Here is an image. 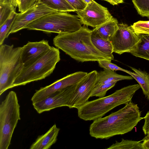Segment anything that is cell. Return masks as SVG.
I'll use <instances>...</instances> for the list:
<instances>
[{"label": "cell", "mask_w": 149, "mask_h": 149, "mask_svg": "<svg viewBox=\"0 0 149 149\" xmlns=\"http://www.w3.org/2000/svg\"><path fill=\"white\" fill-rule=\"evenodd\" d=\"M143 118L138 105L130 102L118 111L94 120L89 134L96 139H108L131 131Z\"/></svg>", "instance_id": "cell-1"}, {"label": "cell", "mask_w": 149, "mask_h": 149, "mask_svg": "<svg viewBox=\"0 0 149 149\" xmlns=\"http://www.w3.org/2000/svg\"><path fill=\"white\" fill-rule=\"evenodd\" d=\"M98 72L93 70L87 75L78 84L68 104L70 108L77 109L88 101L95 86Z\"/></svg>", "instance_id": "cell-11"}, {"label": "cell", "mask_w": 149, "mask_h": 149, "mask_svg": "<svg viewBox=\"0 0 149 149\" xmlns=\"http://www.w3.org/2000/svg\"><path fill=\"white\" fill-rule=\"evenodd\" d=\"M84 25L78 30L58 33L53 39V44L74 59L80 62L107 60L114 57L98 50L91 40V31Z\"/></svg>", "instance_id": "cell-2"}, {"label": "cell", "mask_w": 149, "mask_h": 149, "mask_svg": "<svg viewBox=\"0 0 149 149\" xmlns=\"http://www.w3.org/2000/svg\"><path fill=\"white\" fill-rule=\"evenodd\" d=\"M140 88L139 84L130 85L108 96L88 101L77 109L78 116L86 121L102 118L117 106L131 102L134 95Z\"/></svg>", "instance_id": "cell-3"}, {"label": "cell", "mask_w": 149, "mask_h": 149, "mask_svg": "<svg viewBox=\"0 0 149 149\" xmlns=\"http://www.w3.org/2000/svg\"><path fill=\"white\" fill-rule=\"evenodd\" d=\"M145 122L142 127L143 131L145 135L149 132V111L143 118Z\"/></svg>", "instance_id": "cell-31"}, {"label": "cell", "mask_w": 149, "mask_h": 149, "mask_svg": "<svg viewBox=\"0 0 149 149\" xmlns=\"http://www.w3.org/2000/svg\"><path fill=\"white\" fill-rule=\"evenodd\" d=\"M117 82L115 81L108 83L95 85L91 97L96 96L101 98L105 97L107 91L114 87Z\"/></svg>", "instance_id": "cell-25"}, {"label": "cell", "mask_w": 149, "mask_h": 149, "mask_svg": "<svg viewBox=\"0 0 149 149\" xmlns=\"http://www.w3.org/2000/svg\"><path fill=\"white\" fill-rule=\"evenodd\" d=\"M10 3V0H0V3Z\"/></svg>", "instance_id": "cell-35"}, {"label": "cell", "mask_w": 149, "mask_h": 149, "mask_svg": "<svg viewBox=\"0 0 149 149\" xmlns=\"http://www.w3.org/2000/svg\"><path fill=\"white\" fill-rule=\"evenodd\" d=\"M140 40L138 34L134 31L131 26L123 23L119 24L118 28L110 38L113 52L120 55L132 50Z\"/></svg>", "instance_id": "cell-8"}, {"label": "cell", "mask_w": 149, "mask_h": 149, "mask_svg": "<svg viewBox=\"0 0 149 149\" xmlns=\"http://www.w3.org/2000/svg\"><path fill=\"white\" fill-rule=\"evenodd\" d=\"M76 10H82L87 5L82 0H65Z\"/></svg>", "instance_id": "cell-30"}, {"label": "cell", "mask_w": 149, "mask_h": 149, "mask_svg": "<svg viewBox=\"0 0 149 149\" xmlns=\"http://www.w3.org/2000/svg\"><path fill=\"white\" fill-rule=\"evenodd\" d=\"M133 78L132 76L119 74L113 71L104 69L103 70L98 72L95 85L108 83L123 80L132 79Z\"/></svg>", "instance_id": "cell-18"}, {"label": "cell", "mask_w": 149, "mask_h": 149, "mask_svg": "<svg viewBox=\"0 0 149 149\" xmlns=\"http://www.w3.org/2000/svg\"><path fill=\"white\" fill-rule=\"evenodd\" d=\"M134 72L129 71L127 73L134 78L138 83L143 94L149 100V75L146 72L130 67Z\"/></svg>", "instance_id": "cell-20"}, {"label": "cell", "mask_w": 149, "mask_h": 149, "mask_svg": "<svg viewBox=\"0 0 149 149\" xmlns=\"http://www.w3.org/2000/svg\"><path fill=\"white\" fill-rule=\"evenodd\" d=\"M18 13L14 10L5 22L0 26V45H2L9 33Z\"/></svg>", "instance_id": "cell-22"}, {"label": "cell", "mask_w": 149, "mask_h": 149, "mask_svg": "<svg viewBox=\"0 0 149 149\" xmlns=\"http://www.w3.org/2000/svg\"><path fill=\"white\" fill-rule=\"evenodd\" d=\"M99 66L104 69H107L114 71L120 70L127 73L129 71L124 69L118 66L115 64L111 63L110 61L107 60H101L97 61Z\"/></svg>", "instance_id": "cell-28"}, {"label": "cell", "mask_w": 149, "mask_h": 149, "mask_svg": "<svg viewBox=\"0 0 149 149\" xmlns=\"http://www.w3.org/2000/svg\"><path fill=\"white\" fill-rule=\"evenodd\" d=\"M91 40L95 47L99 51L107 55L113 57V47L111 42L102 38L93 29L91 31Z\"/></svg>", "instance_id": "cell-19"}, {"label": "cell", "mask_w": 149, "mask_h": 149, "mask_svg": "<svg viewBox=\"0 0 149 149\" xmlns=\"http://www.w3.org/2000/svg\"><path fill=\"white\" fill-rule=\"evenodd\" d=\"M60 60L59 49L51 47L41 58L30 65L24 67L13 87L45 79L52 73Z\"/></svg>", "instance_id": "cell-6"}, {"label": "cell", "mask_w": 149, "mask_h": 149, "mask_svg": "<svg viewBox=\"0 0 149 149\" xmlns=\"http://www.w3.org/2000/svg\"><path fill=\"white\" fill-rule=\"evenodd\" d=\"M48 40H43L38 42L29 41L22 47L21 58L24 67L32 64L42 56L50 49Z\"/></svg>", "instance_id": "cell-14"}, {"label": "cell", "mask_w": 149, "mask_h": 149, "mask_svg": "<svg viewBox=\"0 0 149 149\" xmlns=\"http://www.w3.org/2000/svg\"><path fill=\"white\" fill-rule=\"evenodd\" d=\"M77 84L55 92L43 100L32 103L34 108L40 114L56 108L68 107Z\"/></svg>", "instance_id": "cell-10"}, {"label": "cell", "mask_w": 149, "mask_h": 149, "mask_svg": "<svg viewBox=\"0 0 149 149\" xmlns=\"http://www.w3.org/2000/svg\"><path fill=\"white\" fill-rule=\"evenodd\" d=\"M146 135L142 140V149H149V132Z\"/></svg>", "instance_id": "cell-32"}, {"label": "cell", "mask_w": 149, "mask_h": 149, "mask_svg": "<svg viewBox=\"0 0 149 149\" xmlns=\"http://www.w3.org/2000/svg\"><path fill=\"white\" fill-rule=\"evenodd\" d=\"M87 73L83 71L77 72L68 75L48 86L36 90L31 99L32 103L43 100L55 92L77 84Z\"/></svg>", "instance_id": "cell-12"}, {"label": "cell", "mask_w": 149, "mask_h": 149, "mask_svg": "<svg viewBox=\"0 0 149 149\" xmlns=\"http://www.w3.org/2000/svg\"><path fill=\"white\" fill-rule=\"evenodd\" d=\"M131 26L136 33L149 35V21H139Z\"/></svg>", "instance_id": "cell-27"}, {"label": "cell", "mask_w": 149, "mask_h": 149, "mask_svg": "<svg viewBox=\"0 0 149 149\" xmlns=\"http://www.w3.org/2000/svg\"><path fill=\"white\" fill-rule=\"evenodd\" d=\"M138 34L140 40L129 53L136 57L149 61V35Z\"/></svg>", "instance_id": "cell-17"}, {"label": "cell", "mask_w": 149, "mask_h": 149, "mask_svg": "<svg viewBox=\"0 0 149 149\" xmlns=\"http://www.w3.org/2000/svg\"><path fill=\"white\" fill-rule=\"evenodd\" d=\"M47 7L59 12L76 11L65 0H37Z\"/></svg>", "instance_id": "cell-21"}, {"label": "cell", "mask_w": 149, "mask_h": 149, "mask_svg": "<svg viewBox=\"0 0 149 149\" xmlns=\"http://www.w3.org/2000/svg\"><path fill=\"white\" fill-rule=\"evenodd\" d=\"M20 106L17 95L10 91L0 104V149H7L18 121Z\"/></svg>", "instance_id": "cell-7"}, {"label": "cell", "mask_w": 149, "mask_h": 149, "mask_svg": "<svg viewBox=\"0 0 149 149\" xmlns=\"http://www.w3.org/2000/svg\"><path fill=\"white\" fill-rule=\"evenodd\" d=\"M107 1L111 4L114 6L119 4L123 3L124 0H102Z\"/></svg>", "instance_id": "cell-33"}, {"label": "cell", "mask_w": 149, "mask_h": 149, "mask_svg": "<svg viewBox=\"0 0 149 149\" xmlns=\"http://www.w3.org/2000/svg\"><path fill=\"white\" fill-rule=\"evenodd\" d=\"M37 0H19L18 10L20 13L26 11L33 6Z\"/></svg>", "instance_id": "cell-29"}, {"label": "cell", "mask_w": 149, "mask_h": 149, "mask_svg": "<svg viewBox=\"0 0 149 149\" xmlns=\"http://www.w3.org/2000/svg\"><path fill=\"white\" fill-rule=\"evenodd\" d=\"M81 24L77 15L67 12H57L43 16L31 23L25 29L58 34L76 31L82 27Z\"/></svg>", "instance_id": "cell-5"}, {"label": "cell", "mask_w": 149, "mask_h": 149, "mask_svg": "<svg viewBox=\"0 0 149 149\" xmlns=\"http://www.w3.org/2000/svg\"><path fill=\"white\" fill-rule=\"evenodd\" d=\"M76 12L82 24L94 28L113 17L107 8L95 1L87 4L83 10Z\"/></svg>", "instance_id": "cell-9"}, {"label": "cell", "mask_w": 149, "mask_h": 149, "mask_svg": "<svg viewBox=\"0 0 149 149\" xmlns=\"http://www.w3.org/2000/svg\"><path fill=\"white\" fill-rule=\"evenodd\" d=\"M22 47L6 44L0 47V95L13 88L16 78L24 67L21 58Z\"/></svg>", "instance_id": "cell-4"}, {"label": "cell", "mask_w": 149, "mask_h": 149, "mask_svg": "<svg viewBox=\"0 0 149 149\" xmlns=\"http://www.w3.org/2000/svg\"><path fill=\"white\" fill-rule=\"evenodd\" d=\"M16 7L10 3H0V26L8 19Z\"/></svg>", "instance_id": "cell-26"}, {"label": "cell", "mask_w": 149, "mask_h": 149, "mask_svg": "<svg viewBox=\"0 0 149 149\" xmlns=\"http://www.w3.org/2000/svg\"><path fill=\"white\" fill-rule=\"evenodd\" d=\"M107 149H142L141 141L122 139L120 142L116 141Z\"/></svg>", "instance_id": "cell-23"}, {"label": "cell", "mask_w": 149, "mask_h": 149, "mask_svg": "<svg viewBox=\"0 0 149 149\" xmlns=\"http://www.w3.org/2000/svg\"><path fill=\"white\" fill-rule=\"evenodd\" d=\"M87 4L91 2L94 1V0H82Z\"/></svg>", "instance_id": "cell-34"}, {"label": "cell", "mask_w": 149, "mask_h": 149, "mask_svg": "<svg viewBox=\"0 0 149 149\" xmlns=\"http://www.w3.org/2000/svg\"><path fill=\"white\" fill-rule=\"evenodd\" d=\"M60 129L54 124L45 134L38 136L30 149H49L56 142Z\"/></svg>", "instance_id": "cell-15"}, {"label": "cell", "mask_w": 149, "mask_h": 149, "mask_svg": "<svg viewBox=\"0 0 149 149\" xmlns=\"http://www.w3.org/2000/svg\"><path fill=\"white\" fill-rule=\"evenodd\" d=\"M139 14L149 18V0H132Z\"/></svg>", "instance_id": "cell-24"}, {"label": "cell", "mask_w": 149, "mask_h": 149, "mask_svg": "<svg viewBox=\"0 0 149 149\" xmlns=\"http://www.w3.org/2000/svg\"><path fill=\"white\" fill-rule=\"evenodd\" d=\"M118 24L117 19L113 17L93 29L102 38L109 40L118 29Z\"/></svg>", "instance_id": "cell-16"}, {"label": "cell", "mask_w": 149, "mask_h": 149, "mask_svg": "<svg viewBox=\"0 0 149 149\" xmlns=\"http://www.w3.org/2000/svg\"><path fill=\"white\" fill-rule=\"evenodd\" d=\"M56 12L37 1L27 10L18 13L9 34L25 29L31 23L43 16Z\"/></svg>", "instance_id": "cell-13"}, {"label": "cell", "mask_w": 149, "mask_h": 149, "mask_svg": "<svg viewBox=\"0 0 149 149\" xmlns=\"http://www.w3.org/2000/svg\"></svg>", "instance_id": "cell-36"}]
</instances>
